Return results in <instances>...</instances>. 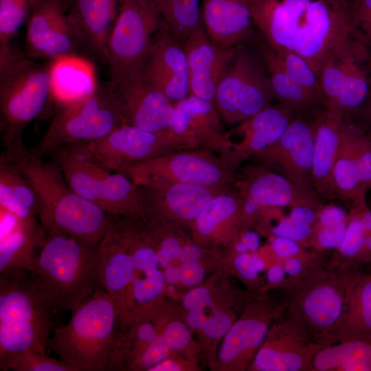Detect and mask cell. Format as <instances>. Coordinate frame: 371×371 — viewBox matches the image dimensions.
<instances>
[{
	"mask_svg": "<svg viewBox=\"0 0 371 371\" xmlns=\"http://www.w3.org/2000/svg\"><path fill=\"white\" fill-rule=\"evenodd\" d=\"M309 371H371V339H355L321 348Z\"/></svg>",
	"mask_w": 371,
	"mask_h": 371,
	"instance_id": "34",
	"label": "cell"
},
{
	"mask_svg": "<svg viewBox=\"0 0 371 371\" xmlns=\"http://www.w3.org/2000/svg\"><path fill=\"white\" fill-rule=\"evenodd\" d=\"M243 201L235 188L215 196L192 223V238L205 246H232L242 230Z\"/></svg>",
	"mask_w": 371,
	"mask_h": 371,
	"instance_id": "28",
	"label": "cell"
},
{
	"mask_svg": "<svg viewBox=\"0 0 371 371\" xmlns=\"http://www.w3.org/2000/svg\"><path fill=\"white\" fill-rule=\"evenodd\" d=\"M315 126L311 181L314 190L327 201L337 199L333 169L337 157L341 128L346 115L329 106L313 110Z\"/></svg>",
	"mask_w": 371,
	"mask_h": 371,
	"instance_id": "25",
	"label": "cell"
},
{
	"mask_svg": "<svg viewBox=\"0 0 371 371\" xmlns=\"http://www.w3.org/2000/svg\"><path fill=\"white\" fill-rule=\"evenodd\" d=\"M180 283L188 287H194L203 282L205 276V269L201 262L180 263Z\"/></svg>",
	"mask_w": 371,
	"mask_h": 371,
	"instance_id": "52",
	"label": "cell"
},
{
	"mask_svg": "<svg viewBox=\"0 0 371 371\" xmlns=\"http://www.w3.org/2000/svg\"><path fill=\"white\" fill-rule=\"evenodd\" d=\"M234 187L241 196L267 207L319 208L324 205L316 192L304 189L282 175L254 163L238 169Z\"/></svg>",
	"mask_w": 371,
	"mask_h": 371,
	"instance_id": "22",
	"label": "cell"
},
{
	"mask_svg": "<svg viewBox=\"0 0 371 371\" xmlns=\"http://www.w3.org/2000/svg\"><path fill=\"white\" fill-rule=\"evenodd\" d=\"M106 87L126 124L151 132L169 131L175 103L151 85L143 72L113 77Z\"/></svg>",
	"mask_w": 371,
	"mask_h": 371,
	"instance_id": "17",
	"label": "cell"
},
{
	"mask_svg": "<svg viewBox=\"0 0 371 371\" xmlns=\"http://www.w3.org/2000/svg\"><path fill=\"white\" fill-rule=\"evenodd\" d=\"M240 239L247 246L249 252H258L260 248L259 235L256 232L245 229L239 234Z\"/></svg>",
	"mask_w": 371,
	"mask_h": 371,
	"instance_id": "59",
	"label": "cell"
},
{
	"mask_svg": "<svg viewBox=\"0 0 371 371\" xmlns=\"http://www.w3.org/2000/svg\"><path fill=\"white\" fill-rule=\"evenodd\" d=\"M61 148L104 169L124 174L142 162L184 149L170 131L151 132L129 124L101 138Z\"/></svg>",
	"mask_w": 371,
	"mask_h": 371,
	"instance_id": "9",
	"label": "cell"
},
{
	"mask_svg": "<svg viewBox=\"0 0 371 371\" xmlns=\"http://www.w3.org/2000/svg\"><path fill=\"white\" fill-rule=\"evenodd\" d=\"M166 285H177L180 283L181 267L174 263L162 270Z\"/></svg>",
	"mask_w": 371,
	"mask_h": 371,
	"instance_id": "60",
	"label": "cell"
},
{
	"mask_svg": "<svg viewBox=\"0 0 371 371\" xmlns=\"http://www.w3.org/2000/svg\"><path fill=\"white\" fill-rule=\"evenodd\" d=\"M316 258L315 254L309 253L306 255L287 258L280 262L286 275L290 277L291 280H294L317 266L318 265H314L315 263L314 260Z\"/></svg>",
	"mask_w": 371,
	"mask_h": 371,
	"instance_id": "50",
	"label": "cell"
},
{
	"mask_svg": "<svg viewBox=\"0 0 371 371\" xmlns=\"http://www.w3.org/2000/svg\"><path fill=\"white\" fill-rule=\"evenodd\" d=\"M319 208L308 206L293 207H291L288 217L295 222L314 227L318 220Z\"/></svg>",
	"mask_w": 371,
	"mask_h": 371,
	"instance_id": "54",
	"label": "cell"
},
{
	"mask_svg": "<svg viewBox=\"0 0 371 371\" xmlns=\"http://www.w3.org/2000/svg\"><path fill=\"white\" fill-rule=\"evenodd\" d=\"M186 366L183 361L168 357L150 367L148 371H181L185 370Z\"/></svg>",
	"mask_w": 371,
	"mask_h": 371,
	"instance_id": "58",
	"label": "cell"
},
{
	"mask_svg": "<svg viewBox=\"0 0 371 371\" xmlns=\"http://www.w3.org/2000/svg\"><path fill=\"white\" fill-rule=\"evenodd\" d=\"M295 113L278 102L226 131L227 146L222 158L236 171L284 133Z\"/></svg>",
	"mask_w": 371,
	"mask_h": 371,
	"instance_id": "21",
	"label": "cell"
},
{
	"mask_svg": "<svg viewBox=\"0 0 371 371\" xmlns=\"http://www.w3.org/2000/svg\"><path fill=\"white\" fill-rule=\"evenodd\" d=\"M67 12L65 0H37L27 20L25 54L43 58L49 39Z\"/></svg>",
	"mask_w": 371,
	"mask_h": 371,
	"instance_id": "36",
	"label": "cell"
},
{
	"mask_svg": "<svg viewBox=\"0 0 371 371\" xmlns=\"http://www.w3.org/2000/svg\"><path fill=\"white\" fill-rule=\"evenodd\" d=\"M269 246L273 255L279 262L292 257L309 254L306 251V248L301 246L298 243L280 236H271Z\"/></svg>",
	"mask_w": 371,
	"mask_h": 371,
	"instance_id": "49",
	"label": "cell"
},
{
	"mask_svg": "<svg viewBox=\"0 0 371 371\" xmlns=\"http://www.w3.org/2000/svg\"><path fill=\"white\" fill-rule=\"evenodd\" d=\"M137 186L142 204V217L144 220L170 223L182 228L190 229L212 198L234 189V187H212L177 183Z\"/></svg>",
	"mask_w": 371,
	"mask_h": 371,
	"instance_id": "15",
	"label": "cell"
},
{
	"mask_svg": "<svg viewBox=\"0 0 371 371\" xmlns=\"http://www.w3.org/2000/svg\"><path fill=\"white\" fill-rule=\"evenodd\" d=\"M32 273L54 313L71 311L102 288L98 245L59 232L46 230Z\"/></svg>",
	"mask_w": 371,
	"mask_h": 371,
	"instance_id": "4",
	"label": "cell"
},
{
	"mask_svg": "<svg viewBox=\"0 0 371 371\" xmlns=\"http://www.w3.org/2000/svg\"><path fill=\"white\" fill-rule=\"evenodd\" d=\"M233 262L235 271L243 280L252 282L258 279L260 272L255 267L252 252L235 254Z\"/></svg>",
	"mask_w": 371,
	"mask_h": 371,
	"instance_id": "53",
	"label": "cell"
},
{
	"mask_svg": "<svg viewBox=\"0 0 371 371\" xmlns=\"http://www.w3.org/2000/svg\"><path fill=\"white\" fill-rule=\"evenodd\" d=\"M366 236V232L357 209L350 206L344 237L336 249V262H341V266L363 264Z\"/></svg>",
	"mask_w": 371,
	"mask_h": 371,
	"instance_id": "40",
	"label": "cell"
},
{
	"mask_svg": "<svg viewBox=\"0 0 371 371\" xmlns=\"http://www.w3.org/2000/svg\"><path fill=\"white\" fill-rule=\"evenodd\" d=\"M183 46L188 63L189 94L214 103L217 85L236 46L225 47L215 44L205 30L191 36Z\"/></svg>",
	"mask_w": 371,
	"mask_h": 371,
	"instance_id": "26",
	"label": "cell"
},
{
	"mask_svg": "<svg viewBox=\"0 0 371 371\" xmlns=\"http://www.w3.org/2000/svg\"><path fill=\"white\" fill-rule=\"evenodd\" d=\"M263 39V38H262ZM258 53L266 67L276 100L295 113H308L324 106L286 72L277 53L263 40Z\"/></svg>",
	"mask_w": 371,
	"mask_h": 371,
	"instance_id": "33",
	"label": "cell"
},
{
	"mask_svg": "<svg viewBox=\"0 0 371 371\" xmlns=\"http://www.w3.org/2000/svg\"><path fill=\"white\" fill-rule=\"evenodd\" d=\"M205 247L194 240L190 235L182 247L179 262H201L206 252Z\"/></svg>",
	"mask_w": 371,
	"mask_h": 371,
	"instance_id": "55",
	"label": "cell"
},
{
	"mask_svg": "<svg viewBox=\"0 0 371 371\" xmlns=\"http://www.w3.org/2000/svg\"><path fill=\"white\" fill-rule=\"evenodd\" d=\"M36 1H37V0H32V1H33V5H34V4L36 3Z\"/></svg>",
	"mask_w": 371,
	"mask_h": 371,
	"instance_id": "63",
	"label": "cell"
},
{
	"mask_svg": "<svg viewBox=\"0 0 371 371\" xmlns=\"http://www.w3.org/2000/svg\"><path fill=\"white\" fill-rule=\"evenodd\" d=\"M275 52L291 77L324 106L319 76L310 64L294 52L286 49Z\"/></svg>",
	"mask_w": 371,
	"mask_h": 371,
	"instance_id": "41",
	"label": "cell"
},
{
	"mask_svg": "<svg viewBox=\"0 0 371 371\" xmlns=\"http://www.w3.org/2000/svg\"><path fill=\"white\" fill-rule=\"evenodd\" d=\"M120 0H73L67 13L82 43L102 62L108 63V40Z\"/></svg>",
	"mask_w": 371,
	"mask_h": 371,
	"instance_id": "30",
	"label": "cell"
},
{
	"mask_svg": "<svg viewBox=\"0 0 371 371\" xmlns=\"http://www.w3.org/2000/svg\"><path fill=\"white\" fill-rule=\"evenodd\" d=\"M313 111L295 113L280 138L250 159L304 189L315 191L311 181L315 136Z\"/></svg>",
	"mask_w": 371,
	"mask_h": 371,
	"instance_id": "14",
	"label": "cell"
},
{
	"mask_svg": "<svg viewBox=\"0 0 371 371\" xmlns=\"http://www.w3.org/2000/svg\"><path fill=\"white\" fill-rule=\"evenodd\" d=\"M236 319L232 312L216 308L207 317L200 331L207 339H222Z\"/></svg>",
	"mask_w": 371,
	"mask_h": 371,
	"instance_id": "48",
	"label": "cell"
},
{
	"mask_svg": "<svg viewBox=\"0 0 371 371\" xmlns=\"http://www.w3.org/2000/svg\"><path fill=\"white\" fill-rule=\"evenodd\" d=\"M51 61L54 101L76 98L98 87L93 67L86 60L78 56H69Z\"/></svg>",
	"mask_w": 371,
	"mask_h": 371,
	"instance_id": "35",
	"label": "cell"
},
{
	"mask_svg": "<svg viewBox=\"0 0 371 371\" xmlns=\"http://www.w3.org/2000/svg\"><path fill=\"white\" fill-rule=\"evenodd\" d=\"M125 175L136 185L177 183L234 187L236 171L215 152L196 148L167 153L129 168Z\"/></svg>",
	"mask_w": 371,
	"mask_h": 371,
	"instance_id": "12",
	"label": "cell"
},
{
	"mask_svg": "<svg viewBox=\"0 0 371 371\" xmlns=\"http://www.w3.org/2000/svg\"><path fill=\"white\" fill-rule=\"evenodd\" d=\"M190 329L186 322L180 320L163 325L157 338L144 353L146 361L156 364L170 357L174 352L186 349L191 342Z\"/></svg>",
	"mask_w": 371,
	"mask_h": 371,
	"instance_id": "38",
	"label": "cell"
},
{
	"mask_svg": "<svg viewBox=\"0 0 371 371\" xmlns=\"http://www.w3.org/2000/svg\"><path fill=\"white\" fill-rule=\"evenodd\" d=\"M355 339H371V273L361 271L350 280L341 315L324 344Z\"/></svg>",
	"mask_w": 371,
	"mask_h": 371,
	"instance_id": "31",
	"label": "cell"
},
{
	"mask_svg": "<svg viewBox=\"0 0 371 371\" xmlns=\"http://www.w3.org/2000/svg\"><path fill=\"white\" fill-rule=\"evenodd\" d=\"M269 234L291 239L307 248L312 245L313 227L295 222L288 216L282 215L276 225L270 226Z\"/></svg>",
	"mask_w": 371,
	"mask_h": 371,
	"instance_id": "44",
	"label": "cell"
},
{
	"mask_svg": "<svg viewBox=\"0 0 371 371\" xmlns=\"http://www.w3.org/2000/svg\"><path fill=\"white\" fill-rule=\"evenodd\" d=\"M102 288L119 304L122 318L133 311V265L131 254L122 234L117 216L98 245Z\"/></svg>",
	"mask_w": 371,
	"mask_h": 371,
	"instance_id": "24",
	"label": "cell"
},
{
	"mask_svg": "<svg viewBox=\"0 0 371 371\" xmlns=\"http://www.w3.org/2000/svg\"><path fill=\"white\" fill-rule=\"evenodd\" d=\"M71 188L113 216H142L138 186L126 175L107 170L64 149L52 153Z\"/></svg>",
	"mask_w": 371,
	"mask_h": 371,
	"instance_id": "10",
	"label": "cell"
},
{
	"mask_svg": "<svg viewBox=\"0 0 371 371\" xmlns=\"http://www.w3.org/2000/svg\"><path fill=\"white\" fill-rule=\"evenodd\" d=\"M370 53L363 43L355 39L327 58L318 74L325 106L355 116L368 93Z\"/></svg>",
	"mask_w": 371,
	"mask_h": 371,
	"instance_id": "13",
	"label": "cell"
},
{
	"mask_svg": "<svg viewBox=\"0 0 371 371\" xmlns=\"http://www.w3.org/2000/svg\"><path fill=\"white\" fill-rule=\"evenodd\" d=\"M0 272H33L46 236L39 219L21 218L0 208Z\"/></svg>",
	"mask_w": 371,
	"mask_h": 371,
	"instance_id": "27",
	"label": "cell"
},
{
	"mask_svg": "<svg viewBox=\"0 0 371 371\" xmlns=\"http://www.w3.org/2000/svg\"><path fill=\"white\" fill-rule=\"evenodd\" d=\"M182 304L186 313H199L207 317L217 308L210 289L205 286L192 287L183 297Z\"/></svg>",
	"mask_w": 371,
	"mask_h": 371,
	"instance_id": "45",
	"label": "cell"
},
{
	"mask_svg": "<svg viewBox=\"0 0 371 371\" xmlns=\"http://www.w3.org/2000/svg\"><path fill=\"white\" fill-rule=\"evenodd\" d=\"M347 224L326 227L315 225L311 247L317 252L337 249L344 239Z\"/></svg>",
	"mask_w": 371,
	"mask_h": 371,
	"instance_id": "47",
	"label": "cell"
},
{
	"mask_svg": "<svg viewBox=\"0 0 371 371\" xmlns=\"http://www.w3.org/2000/svg\"><path fill=\"white\" fill-rule=\"evenodd\" d=\"M369 136H370V139L371 142V131L370 130H369Z\"/></svg>",
	"mask_w": 371,
	"mask_h": 371,
	"instance_id": "62",
	"label": "cell"
},
{
	"mask_svg": "<svg viewBox=\"0 0 371 371\" xmlns=\"http://www.w3.org/2000/svg\"><path fill=\"white\" fill-rule=\"evenodd\" d=\"M348 214L342 208L333 204H324L318 211V220L315 225L326 227L348 223ZM314 225V226H315Z\"/></svg>",
	"mask_w": 371,
	"mask_h": 371,
	"instance_id": "51",
	"label": "cell"
},
{
	"mask_svg": "<svg viewBox=\"0 0 371 371\" xmlns=\"http://www.w3.org/2000/svg\"><path fill=\"white\" fill-rule=\"evenodd\" d=\"M119 224L132 256L133 311L159 304L166 288L157 251L142 216H118Z\"/></svg>",
	"mask_w": 371,
	"mask_h": 371,
	"instance_id": "19",
	"label": "cell"
},
{
	"mask_svg": "<svg viewBox=\"0 0 371 371\" xmlns=\"http://www.w3.org/2000/svg\"><path fill=\"white\" fill-rule=\"evenodd\" d=\"M53 314L32 272H0V368L23 350L46 354Z\"/></svg>",
	"mask_w": 371,
	"mask_h": 371,
	"instance_id": "5",
	"label": "cell"
},
{
	"mask_svg": "<svg viewBox=\"0 0 371 371\" xmlns=\"http://www.w3.org/2000/svg\"><path fill=\"white\" fill-rule=\"evenodd\" d=\"M285 309L286 306L267 297L247 304L239 319L222 338L218 352L221 366L229 370L248 369L273 322Z\"/></svg>",
	"mask_w": 371,
	"mask_h": 371,
	"instance_id": "16",
	"label": "cell"
},
{
	"mask_svg": "<svg viewBox=\"0 0 371 371\" xmlns=\"http://www.w3.org/2000/svg\"><path fill=\"white\" fill-rule=\"evenodd\" d=\"M11 163L35 189L41 202L39 221L46 230L98 245L112 226L114 216L77 194L54 160L45 161L29 149Z\"/></svg>",
	"mask_w": 371,
	"mask_h": 371,
	"instance_id": "1",
	"label": "cell"
},
{
	"mask_svg": "<svg viewBox=\"0 0 371 371\" xmlns=\"http://www.w3.org/2000/svg\"><path fill=\"white\" fill-rule=\"evenodd\" d=\"M359 271L357 265L341 266L340 269L317 265L291 280L285 305L288 315L325 346L328 333L341 315L347 286Z\"/></svg>",
	"mask_w": 371,
	"mask_h": 371,
	"instance_id": "7",
	"label": "cell"
},
{
	"mask_svg": "<svg viewBox=\"0 0 371 371\" xmlns=\"http://www.w3.org/2000/svg\"><path fill=\"white\" fill-rule=\"evenodd\" d=\"M286 272L280 262L269 265L267 271L268 284L271 287L284 286L286 289L291 284V279H286Z\"/></svg>",
	"mask_w": 371,
	"mask_h": 371,
	"instance_id": "56",
	"label": "cell"
},
{
	"mask_svg": "<svg viewBox=\"0 0 371 371\" xmlns=\"http://www.w3.org/2000/svg\"><path fill=\"white\" fill-rule=\"evenodd\" d=\"M0 208L24 219H39L41 202L19 168L0 156Z\"/></svg>",
	"mask_w": 371,
	"mask_h": 371,
	"instance_id": "32",
	"label": "cell"
},
{
	"mask_svg": "<svg viewBox=\"0 0 371 371\" xmlns=\"http://www.w3.org/2000/svg\"><path fill=\"white\" fill-rule=\"evenodd\" d=\"M368 69L369 74V90L368 96L363 105L355 115L358 114L363 120V122L361 123L367 128L369 127L370 128L369 130L371 131V51L368 59Z\"/></svg>",
	"mask_w": 371,
	"mask_h": 371,
	"instance_id": "57",
	"label": "cell"
},
{
	"mask_svg": "<svg viewBox=\"0 0 371 371\" xmlns=\"http://www.w3.org/2000/svg\"><path fill=\"white\" fill-rule=\"evenodd\" d=\"M1 371H71L60 359L27 350L11 356L0 368Z\"/></svg>",
	"mask_w": 371,
	"mask_h": 371,
	"instance_id": "43",
	"label": "cell"
},
{
	"mask_svg": "<svg viewBox=\"0 0 371 371\" xmlns=\"http://www.w3.org/2000/svg\"><path fill=\"white\" fill-rule=\"evenodd\" d=\"M163 25L183 44L191 36L205 30L202 0H155Z\"/></svg>",
	"mask_w": 371,
	"mask_h": 371,
	"instance_id": "37",
	"label": "cell"
},
{
	"mask_svg": "<svg viewBox=\"0 0 371 371\" xmlns=\"http://www.w3.org/2000/svg\"><path fill=\"white\" fill-rule=\"evenodd\" d=\"M82 48L83 45L80 37L67 12L54 30L43 58L53 60L64 57L78 56L76 54Z\"/></svg>",
	"mask_w": 371,
	"mask_h": 371,
	"instance_id": "42",
	"label": "cell"
},
{
	"mask_svg": "<svg viewBox=\"0 0 371 371\" xmlns=\"http://www.w3.org/2000/svg\"><path fill=\"white\" fill-rule=\"evenodd\" d=\"M122 319L117 302L99 289L71 311L65 325L54 328L47 347L71 371L111 370Z\"/></svg>",
	"mask_w": 371,
	"mask_h": 371,
	"instance_id": "2",
	"label": "cell"
},
{
	"mask_svg": "<svg viewBox=\"0 0 371 371\" xmlns=\"http://www.w3.org/2000/svg\"><path fill=\"white\" fill-rule=\"evenodd\" d=\"M276 100L260 54L256 56L245 43L237 45L216 89L214 104L223 122L236 125Z\"/></svg>",
	"mask_w": 371,
	"mask_h": 371,
	"instance_id": "8",
	"label": "cell"
},
{
	"mask_svg": "<svg viewBox=\"0 0 371 371\" xmlns=\"http://www.w3.org/2000/svg\"><path fill=\"white\" fill-rule=\"evenodd\" d=\"M73 0H65V4H66V6H67V9L68 10L69 7L70 6L71 2H72Z\"/></svg>",
	"mask_w": 371,
	"mask_h": 371,
	"instance_id": "61",
	"label": "cell"
},
{
	"mask_svg": "<svg viewBox=\"0 0 371 371\" xmlns=\"http://www.w3.org/2000/svg\"><path fill=\"white\" fill-rule=\"evenodd\" d=\"M51 122L30 152L39 157L66 146L101 138L126 124L106 85L85 95L54 101Z\"/></svg>",
	"mask_w": 371,
	"mask_h": 371,
	"instance_id": "6",
	"label": "cell"
},
{
	"mask_svg": "<svg viewBox=\"0 0 371 371\" xmlns=\"http://www.w3.org/2000/svg\"><path fill=\"white\" fill-rule=\"evenodd\" d=\"M214 103L188 95L175 103L169 131L184 149H207L221 157L227 139Z\"/></svg>",
	"mask_w": 371,
	"mask_h": 371,
	"instance_id": "20",
	"label": "cell"
},
{
	"mask_svg": "<svg viewBox=\"0 0 371 371\" xmlns=\"http://www.w3.org/2000/svg\"><path fill=\"white\" fill-rule=\"evenodd\" d=\"M32 7V0H0V60L14 50L12 38L28 20Z\"/></svg>",
	"mask_w": 371,
	"mask_h": 371,
	"instance_id": "39",
	"label": "cell"
},
{
	"mask_svg": "<svg viewBox=\"0 0 371 371\" xmlns=\"http://www.w3.org/2000/svg\"><path fill=\"white\" fill-rule=\"evenodd\" d=\"M277 318L253 359L249 370L255 371H309L313 358L322 348L289 315Z\"/></svg>",
	"mask_w": 371,
	"mask_h": 371,
	"instance_id": "18",
	"label": "cell"
},
{
	"mask_svg": "<svg viewBox=\"0 0 371 371\" xmlns=\"http://www.w3.org/2000/svg\"><path fill=\"white\" fill-rule=\"evenodd\" d=\"M52 61L42 63L13 50L0 60L1 155L14 161L27 151L23 142L26 126L54 102Z\"/></svg>",
	"mask_w": 371,
	"mask_h": 371,
	"instance_id": "3",
	"label": "cell"
},
{
	"mask_svg": "<svg viewBox=\"0 0 371 371\" xmlns=\"http://www.w3.org/2000/svg\"><path fill=\"white\" fill-rule=\"evenodd\" d=\"M251 0H202L205 32L215 44L234 47L253 36Z\"/></svg>",
	"mask_w": 371,
	"mask_h": 371,
	"instance_id": "29",
	"label": "cell"
},
{
	"mask_svg": "<svg viewBox=\"0 0 371 371\" xmlns=\"http://www.w3.org/2000/svg\"><path fill=\"white\" fill-rule=\"evenodd\" d=\"M162 23L155 0H120L107 46L111 77L143 72Z\"/></svg>",
	"mask_w": 371,
	"mask_h": 371,
	"instance_id": "11",
	"label": "cell"
},
{
	"mask_svg": "<svg viewBox=\"0 0 371 371\" xmlns=\"http://www.w3.org/2000/svg\"><path fill=\"white\" fill-rule=\"evenodd\" d=\"M359 41L371 51V0H350Z\"/></svg>",
	"mask_w": 371,
	"mask_h": 371,
	"instance_id": "46",
	"label": "cell"
},
{
	"mask_svg": "<svg viewBox=\"0 0 371 371\" xmlns=\"http://www.w3.org/2000/svg\"><path fill=\"white\" fill-rule=\"evenodd\" d=\"M143 75L151 85L174 103L189 95L186 51L163 23L153 38Z\"/></svg>",
	"mask_w": 371,
	"mask_h": 371,
	"instance_id": "23",
	"label": "cell"
}]
</instances>
